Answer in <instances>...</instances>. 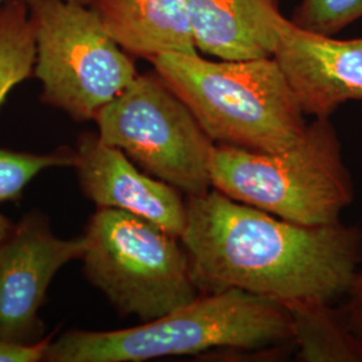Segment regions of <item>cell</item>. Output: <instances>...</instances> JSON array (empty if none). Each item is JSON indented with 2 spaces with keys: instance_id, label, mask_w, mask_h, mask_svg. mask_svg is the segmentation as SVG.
<instances>
[{
  "instance_id": "ba28073f",
  "label": "cell",
  "mask_w": 362,
  "mask_h": 362,
  "mask_svg": "<svg viewBox=\"0 0 362 362\" xmlns=\"http://www.w3.org/2000/svg\"><path fill=\"white\" fill-rule=\"evenodd\" d=\"M85 238L62 239L40 212L11 224L0 239V341L35 344L43 337L39 318L57 272L81 260Z\"/></svg>"
},
{
  "instance_id": "ffe728a7",
  "label": "cell",
  "mask_w": 362,
  "mask_h": 362,
  "mask_svg": "<svg viewBox=\"0 0 362 362\" xmlns=\"http://www.w3.org/2000/svg\"><path fill=\"white\" fill-rule=\"evenodd\" d=\"M4 1H6V0H0V4H1V3H4Z\"/></svg>"
},
{
  "instance_id": "7c38bea8",
  "label": "cell",
  "mask_w": 362,
  "mask_h": 362,
  "mask_svg": "<svg viewBox=\"0 0 362 362\" xmlns=\"http://www.w3.org/2000/svg\"><path fill=\"white\" fill-rule=\"evenodd\" d=\"M88 6L133 58L197 54L187 0H88Z\"/></svg>"
},
{
  "instance_id": "9c48e42d",
  "label": "cell",
  "mask_w": 362,
  "mask_h": 362,
  "mask_svg": "<svg viewBox=\"0 0 362 362\" xmlns=\"http://www.w3.org/2000/svg\"><path fill=\"white\" fill-rule=\"evenodd\" d=\"M73 168L83 194L97 208H113L148 220L180 238L187 223V200L165 181L144 173L124 151L98 133H83L74 148Z\"/></svg>"
},
{
  "instance_id": "52a82bcc",
  "label": "cell",
  "mask_w": 362,
  "mask_h": 362,
  "mask_svg": "<svg viewBox=\"0 0 362 362\" xmlns=\"http://www.w3.org/2000/svg\"><path fill=\"white\" fill-rule=\"evenodd\" d=\"M94 121L105 143L124 151L148 175L187 196L212 187L208 161L215 143L156 70L139 74Z\"/></svg>"
},
{
  "instance_id": "2e32d148",
  "label": "cell",
  "mask_w": 362,
  "mask_h": 362,
  "mask_svg": "<svg viewBox=\"0 0 362 362\" xmlns=\"http://www.w3.org/2000/svg\"><path fill=\"white\" fill-rule=\"evenodd\" d=\"M362 18V0H302L290 19L296 26L333 37Z\"/></svg>"
},
{
  "instance_id": "4fadbf2b",
  "label": "cell",
  "mask_w": 362,
  "mask_h": 362,
  "mask_svg": "<svg viewBox=\"0 0 362 362\" xmlns=\"http://www.w3.org/2000/svg\"><path fill=\"white\" fill-rule=\"evenodd\" d=\"M332 302L299 300L285 305L293 324V342L306 362H362V341L341 309Z\"/></svg>"
},
{
  "instance_id": "30bf717a",
  "label": "cell",
  "mask_w": 362,
  "mask_h": 362,
  "mask_svg": "<svg viewBox=\"0 0 362 362\" xmlns=\"http://www.w3.org/2000/svg\"><path fill=\"white\" fill-rule=\"evenodd\" d=\"M274 58L308 116L329 118L349 101H362V37L336 39L281 25Z\"/></svg>"
},
{
  "instance_id": "277c9868",
  "label": "cell",
  "mask_w": 362,
  "mask_h": 362,
  "mask_svg": "<svg viewBox=\"0 0 362 362\" xmlns=\"http://www.w3.org/2000/svg\"><path fill=\"white\" fill-rule=\"evenodd\" d=\"M208 169L216 191L303 226L337 223L354 200L349 169L329 118H315L297 144L278 152L215 144Z\"/></svg>"
},
{
  "instance_id": "7a4b0ae2",
  "label": "cell",
  "mask_w": 362,
  "mask_h": 362,
  "mask_svg": "<svg viewBox=\"0 0 362 362\" xmlns=\"http://www.w3.org/2000/svg\"><path fill=\"white\" fill-rule=\"evenodd\" d=\"M293 342L285 305L243 290L200 294L191 303L140 326L69 330L52 339L47 362H143L212 349L254 350Z\"/></svg>"
},
{
  "instance_id": "3957f363",
  "label": "cell",
  "mask_w": 362,
  "mask_h": 362,
  "mask_svg": "<svg viewBox=\"0 0 362 362\" xmlns=\"http://www.w3.org/2000/svg\"><path fill=\"white\" fill-rule=\"evenodd\" d=\"M151 62L218 145L278 152L306 133V115L274 57L212 62L163 54Z\"/></svg>"
},
{
  "instance_id": "ac0fdd59",
  "label": "cell",
  "mask_w": 362,
  "mask_h": 362,
  "mask_svg": "<svg viewBox=\"0 0 362 362\" xmlns=\"http://www.w3.org/2000/svg\"><path fill=\"white\" fill-rule=\"evenodd\" d=\"M341 311L353 333L362 341V272H357L346 294Z\"/></svg>"
},
{
  "instance_id": "e0dca14e",
  "label": "cell",
  "mask_w": 362,
  "mask_h": 362,
  "mask_svg": "<svg viewBox=\"0 0 362 362\" xmlns=\"http://www.w3.org/2000/svg\"><path fill=\"white\" fill-rule=\"evenodd\" d=\"M52 339L54 336L45 337L35 344L0 341V362L45 361Z\"/></svg>"
},
{
  "instance_id": "6da1fadb",
  "label": "cell",
  "mask_w": 362,
  "mask_h": 362,
  "mask_svg": "<svg viewBox=\"0 0 362 362\" xmlns=\"http://www.w3.org/2000/svg\"><path fill=\"white\" fill-rule=\"evenodd\" d=\"M200 294L243 290L282 305L345 296L362 262V230L303 226L219 191L187 197L181 233Z\"/></svg>"
},
{
  "instance_id": "8fae6325",
  "label": "cell",
  "mask_w": 362,
  "mask_h": 362,
  "mask_svg": "<svg viewBox=\"0 0 362 362\" xmlns=\"http://www.w3.org/2000/svg\"><path fill=\"white\" fill-rule=\"evenodd\" d=\"M196 49L221 61L274 57L281 25L278 0H187Z\"/></svg>"
},
{
  "instance_id": "8992f818",
  "label": "cell",
  "mask_w": 362,
  "mask_h": 362,
  "mask_svg": "<svg viewBox=\"0 0 362 362\" xmlns=\"http://www.w3.org/2000/svg\"><path fill=\"white\" fill-rule=\"evenodd\" d=\"M35 30L40 100L77 122L94 121L139 76L134 58L77 0H25Z\"/></svg>"
},
{
  "instance_id": "d6986e66",
  "label": "cell",
  "mask_w": 362,
  "mask_h": 362,
  "mask_svg": "<svg viewBox=\"0 0 362 362\" xmlns=\"http://www.w3.org/2000/svg\"><path fill=\"white\" fill-rule=\"evenodd\" d=\"M77 1H82V3H85V4H88V0H77Z\"/></svg>"
},
{
  "instance_id": "5b68a950",
  "label": "cell",
  "mask_w": 362,
  "mask_h": 362,
  "mask_svg": "<svg viewBox=\"0 0 362 362\" xmlns=\"http://www.w3.org/2000/svg\"><path fill=\"white\" fill-rule=\"evenodd\" d=\"M83 274L122 317L157 320L200 296L179 236L113 208L86 224Z\"/></svg>"
},
{
  "instance_id": "5bb4252c",
  "label": "cell",
  "mask_w": 362,
  "mask_h": 362,
  "mask_svg": "<svg viewBox=\"0 0 362 362\" xmlns=\"http://www.w3.org/2000/svg\"><path fill=\"white\" fill-rule=\"evenodd\" d=\"M37 43L25 0L0 4V106L7 95L34 74Z\"/></svg>"
},
{
  "instance_id": "9a60e30c",
  "label": "cell",
  "mask_w": 362,
  "mask_h": 362,
  "mask_svg": "<svg viewBox=\"0 0 362 362\" xmlns=\"http://www.w3.org/2000/svg\"><path fill=\"white\" fill-rule=\"evenodd\" d=\"M76 152L61 146L49 153H28L0 149V204L18 200L27 184L40 172L59 167H73Z\"/></svg>"
}]
</instances>
